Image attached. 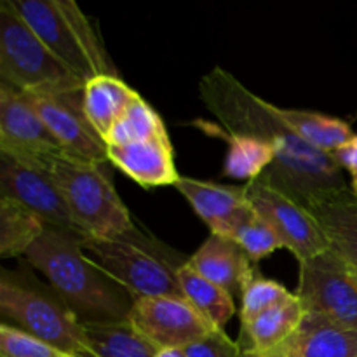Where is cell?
<instances>
[{
    "mask_svg": "<svg viewBox=\"0 0 357 357\" xmlns=\"http://www.w3.org/2000/svg\"><path fill=\"white\" fill-rule=\"evenodd\" d=\"M275 351L282 357H357V330L303 314L298 330Z\"/></svg>",
    "mask_w": 357,
    "mask_h": 357,
    "instance_id": "ac0fdd59",
    "label": "cell"
},
{
    "mask_svg": "<svg viewBox=\"0 0 357 357\" xmlns=\"http://www.w3.org/2000/svg\"><path fill=\"white\" fill-rule=\"evenodd\" d=\"M103 166L63 155L51 169L73 220L87 239H108L135 227Z\"/></svg>",
    "mask_w": 357,
    "mask_h": 357,
    "instance_id": "8992f818",
    "label": "cell"
},
{
    "mask_svg": "<svg viewBox=\"0 0 357 357\" xmlns=\"http://www.w3.org/2000/svg\"><path fill=\"white\" fill-rule=\"evenodd\" d=\"M0 197H9L30 209L52 229L86 241L73 220L54 178L47 171L28 167L0 153Z\"/></svg>",
    "mask_w": 357,
    "mask_h": 357,
    "instance_id": "7c38bea8",
    "label": "cell"
},
{
    "mask_svg": "<svg viewBox=\"0 0 357 357\" xmlns=\"http://www.w3.org/2000/svg\"><path fill=\"white\" fill-rule=\"evenodd\" d=\"M0 82L24 94H79L77 79L10 9L0 3Z\"/></svg>",
    "mask_w": 357,
    "mask_h": 357,
    "instance_id": "5b68a950",
    "label": "cell"
},
{
    "mask_svg": "<svg viewBox=\"0 0 357 357\" xmlns=\"http://www.w3.org/2000/svg\"><path fill=\"white\" fill-rule=\"evenodd\" d=\"M202 103L227 135H244L271 143L275 162L261 180L305 204L309 199L347 187L340 164L331 153L307 145L286 126L279 107L241 84L232 73L213 68L199 82Z\"/></svg>",
    "mask_w": 357,
    "mask_h": 357,
    "instance_id": "6da1fadb",
    "label": "cell"
},
{
    "mask_svg": "<svg viewBox=\"0 0 357 357\" xmlns=\"http://www.w3.org/2000/svg\"><path fill=\"white\" fill-rule=\"evenodd\" d=\"M295 295L305 314L357 330V271L328 250L300 264Z\"/></svg>",
    "mask_w": 357,
    "mask_h": 357,
    "instance_id": "ba28073f",
    "label": "cell"
},
{
    "mask_svg": "<svg viewBox=\"0 0 357 357\" xmlns=\"http://www.w3.org/2000/svg\"><path fill=\"white\" fill-rule=\"evenodd\" d=\"M0 357H68L33 335L3 321L0 324Z\"/></svg>",
    "mask_w": 357,
    "mask_h": 357,
    "instance_id": "f1b7e54d",
    "label": "cell"
},
{
    "mask_svg": "<svg viewBox=\"0 0 357 357\" xmlns=\"http://www.w3.org/2000/svg\"><path fill=\"white\" fill-rule=\"evenodd\" d=\"M195 272L229 291L230 295H241L257 275L251 258L246 251L229 237L211 236L195 251L188 260Z\"/></svg>",
    "mask_w": 357,
    "mask_h": 357,
    "instance_id": "e0dca14e",
    "label": "cell"
},
{
    "mask_svg": "<svg viewBox=\"0 0 357 357\" xmlns=\"http://www.w3.org/2000/svg\"><path fill=\"white\" fill-rule=\"evenodd\" d=\"M80 244L77 237L45 227L24 258L82 323L128 321L135 298L87 260Z\"/></svg>",
    "mask_w": 357,
    "mask_h": 357,
    "instance_id": "7a4b0ae2",
    "label": "cell"
},
{
    "mask_svg": "<svg viewBox=\"0 0 357 357\" xmlns=\"http://www.w3.org/2000/svg\"><path fill=\"white\" fill-rule=\"evenodd\" d=\"M107 155L108 162L145 188L174 187L181 178L174 166L173 146L167 132L124 145H108Z\"/></svg>",
    "mask_w": 357,
    "mask_h": 357,
    "instance_id": "5bb4252c",
    "label": "cell"
},
{
    "mask_svg": "<svg viewBox=\"0 0 357 357\" xmlns=\"http://www.w3.org/2000/svg\"><path fill=\"white\" fill-rule=\"evenodd\" d=\"M293 293L288 291L282 284L272 279L255 275L250 284L243 291V305H241V331L248 330L257 317L267 312L278 303L284 302Z\"/></svg>",
    "mask_w": 357,
    "mask_h": 357,
    "instance_id": "83f0119b",
    "label": "cell"
},
{
    "mask_svg": "<svg viewBox=\"0 0 357 357\" xmlns=\"http://www.w3.org/2000/svg\"><path fill=\"white\" fill-rule=\"evenodd\" d=\"M227 150L223 173L234 180H258L275 162V149L267 142L244 135H227Z\"/></svg>",
    "mask_w": 357,
    "mask_h": 357,
    "instance_id": "d4e9b609",
    "label": "cell"
},
{
    "mask_svg": "<svg viewBox=\"0 0 357 357\" xmlns=\"http://www.w3.org/2000/svg\"><path fill=\"white\" fill-rule=\"evenodd\" d=\"M45 227L40 216L23 204L0 197V257H24L44 234Z\"/></svg>",
    "mask_w": 357,
    "mask_h": 357,
    "instance_id": "cb8c5ba5",
    "label": "cell"
},
{
    "mask_svg": "<svg viewBox=\"0 0 357 357\" xmlns=\"http://www.w3.org/2000/svg\"><path fill=\"white\" fill-rule=\"evenodd\" d=\"M0 312L13 326L33 335L68 357H98L87 340L84 323L54 295L42 293L3 274Z\"/></svg>",
    "mask_w": 357,
    "mask_h": 357,
    "instance_id": "52a82bcc",
    "label": "cell"
},
{
    "mask_svg": "<svg viewBox=\"0 0 357 357\" xmlns=\"http://www.w3.org/2000/svg\"><path fill=\"white\" fill-rule=\"evenodd\" d=\"M279 115L302 142L319 152L333 153L352 138L351 124L342 119L316 114V112L281 107H279Z\"/></svg>",
    "mask_w": 357,
    "mask_h": 357,
    "instance_id": "44dd1931",
    "label": "cell"
},
{
    "mask_svg": "<svg viewBox=\"0 0 357 357\" xmlns=\"http://www.w3.org/2000/svg\"><path fill=\"white\" fill-rule=\"evenodd\" d=\"M174 188L187 199L192 209L215 236H229L237 220L251 208L246 185L232 187L181 176Z\"/></svg>",
    "mask_w": 357,
    "mask_h": 357,
    "instance_id": "9a60e30c",
    "label": "cell"
},
{
    "mask_svg": "<svg viewBox=\"0 0 357 357\" xmlns=\"http://www.w3.org/2000/svg\"><path fill=\"white\" fill-rule=\"evenodd\" d=\"M84 330L98 357H159L160 354L159 349L129 321L84 323Z\"/></svg>",
    "mask_w": 357,
    "mask_h": 357,
    "instance_id": "603a6c76",
    "label": "cell"
},
{
    "mask_svg": "<svg viewBox=\"0 0 357 357\" xmlns=\"http://www.w3.org/2000/svg\"><path fill=\"white\" fill-rule=\"evenodd\" d=\"M181 354L185 357H244V351L225 330H215L202 340L185 347Z\"/></svg>",
    "mask_w": 357,
    "mask_h": 357,
    "instance_id": "f546056e",
    "label": "cell"
},
{
    "mask_svg": "<svg viewBox=\"0 0 357 357\" xmlns=\"http://www.w3.org/2000/svg\"><path fill=\"white\" fill-rule=\"evenodd\" d=\"M45 47L84 84L117 75L100 35L72 0H7Z\"/></svg>",
    "mask_w": 357,
    "mask_h": 357,
    "instance_id": "277c9868",
    "label": "cell"
},
{
    "mask_svg": "<svg viewBox=\"0 0 357 357\" xmlns=\"http://www.w3.org/2000/svg\"><path fill=\"white\" fill-rule=\"evenodd\" d=\"M246 192L255 211L275 230L284 250L291 251L298 264L330 250L316 218L295 197L261 178L246 183Z\"/></svg>",
    "mask_w": 357,
    "mask_h": 357,
    "instance_id": "30bf717a",
    "label": "cell"
},
{
    "mask_svg": "<svg viewBox=\"0 0 357 357\" xmlns=\"http://www.w3.org/2000/svg\"><path fill=\"white\" fill-rule=\"evenodd\" d=\"M0 153L28 167L51 173L66 155L26 94L0 82Z\"/></svg>",
    "mask_w": 357,
    "mask_h": 357,
    "instance_id": "9c48e42d",
    "label": "cell"
},
{
    "mask_svg": "<svg viewBox=\"0 0 357 357\" xmlns=\"http://www.w3.org/2000/svg\"><path fill=\"white\" fill-rule=\"evenodd\" d=\"M136 96L138 93L122 82L119 75H101L86 82L82 93L84 115L103 142Z\"/></svg>",
    "mask_w": 357,
    "mask_h": 357,
    "instance_id": "d6986e66",
    "label": "cell"
},
{
    "mask_svg": "<svg viewBox=\"0 0 357 357\" xmlns=\"http://www.w3.org/2000/svg\"><path fill=\"white\" fill-rule=\"evenodd\" d=\"M128 321L160 352L183 351L216 330L183 296L135 300Z\"/></svg>",
    "mask_w": 357,
    "mask_h": 357,
    "instance_id": "8fae6325",
    "label": "cell"
},
{
    "mask_svg": "<svg viewBox=\"0 0 357 357\" xmlns=\"http://www.w3.org/2000/svg\"><path fill=\"white\" fill-rule=\"evenodd\" d=\"M159 357H185L181 354V351H162Z\"/></svg>",
    "mask_w": 357,
    "mask_h": 357,
    "instance_id": "d6a6232c",
    "label": "cell"
},
{
    "mask_svg": "<svg viewBox=\"0 0 357 357\" xmlns=\"http://www.w3.org/2000/svg\"><path fill=\"white\" fill-rule=\"evenodd\" d=\"M80 248L87 260L135 300L183 296L178 284V272L190 258L136 225L108 239H86Z\"/></svg>",
    "mask_w": 357,
    "mask_h": 357,
    "instance_id": "3957f363",
    "label": "cell"
},
{
    "mask_svg": "<svg viewBox=\"0 0 357 357\" xmlns=\"http://www.w3.org/2000/svg\"><path fill=\"white\" fill-rule=\"evenodd\" d=\"M244 357H282L279 351L272 352H244Z\"/></svg>",
    "mask_w": 357,
    "mask_h": 357,
    "instance_id": "1f68e13d",
    "label": "cell"
},
{
    "mask_svg": "<svg viewBox=\"0 0 357 357\" xmlns=\"http://www.w3.org/2000/svg\"><path fill=\"white\" fill-rule=\"evenodd\" d=\"M166 132L167 129L160 115L138 94L135 101L129 105L126 114L112 128L110 135L105 139V143H107V146L124 145V143L152 138V136L166 135Z\"/></svg>",
    "mask_w": 357,
    "mask_h": 357,
    "instance_id": "484cf974",
    "label": "cell"
},
{
    "mask_svg": "<svg viewBox=\"0 0 357 357\" xmlns=\"http://www.w3.org/2000/svg\"><path fill=\"white\" fill-rule=\"evenodd\" d=\"M229 239L236 241L246 251L251 261L264 260V258L271 257L272 253L284 248L275 230L255 211L253 206L246 215L241 216L237 225L230 232Z\"/></svg>",
    "mask_w": 357,
    "mask_h": 357,
    "instance_id": "4316f807",
    "label": "cell"
},
{
    "mask_svg": "<svg viewBox=\"0 0 357 357\" xmlns=\"http://www.w3.org/2000/svg\"><path fill=\"white\" fill-rule=\"evenodd\" d=\"M351 178H352V181H351V190L354 192V195L357 197V169L354 171V173L351 174Z\"/></svg>",
    "mask_w": 357,
    "mask_h": 357,
    "instance_id": "836d02e7",
    "label": "cell"
},
{
    "mask_svg": "<svg viewBox=\"0 0 357 357\" xmlns=\"http://www.w3.org/2000/svg\"><path fill=\"white\" fill-rule=\"evenodd\" d=\"M82 93L26 94V98L66 155L86 162L105 164L108 162L107 143L84 115Z\"/></svg>",
    "mask_w": 357,
    "mask_h": 357,
    "instance_id": "4fadbf2b",
    "label": "cell"
},
{
    "mask_svg": "<svg viewBox=\"0 0 357 357\" xmlns=\"http://www.w3.org/2000/svg\"><path fill=\"white\" fill-rule=\"evenodd\" d=\"M178 284L185 300H188L216 330H225L236 314L234 296L229 291L202 278L190 267V264H185L180 268Z\"/></svg>",
    "mask_w": 357,
    "mask_h": 357,
    "instance_id": "7402d4cb",
    "label": "cell"
},
{
    "mask_svg": "<svg viewBox=\"0 0 357 357\" xmlns=\"http://www.w3.org/2000/svg\"><path fill=\"white\" fill-rule=\"evenodd\" d=\"M331 155L337 159L342 169L349 171L351 174L354 173L357 169V135H352V138L345 142L340 149L335 150Z\"/></svg>",
    "mask_w": 357,
    "mask_h": 357,
    "instance_id": "4dcf8cb0",
    "label": "cell"
},
{
    "mask_svg": "<svg viewBox=\"0 0 357 357\" xmlns=\"http://www.w3.org/2000/svg\"><path fill=\"white\" fill-rule=\"evenodd\" d=\"M323 230L330 250L357 271V197L349 187L317 195L305 202Z\"/></svg>",
    "mask_w": 357,
    "mask_h": 357,
    "instance_id": "2e32d148",
    "label": "cell"
},
{
    "mask_svg": "<svg viewBox=\"0 0 357 357\" xmlns=\"http://www.w3.org/2000/svg\"><path fill=\"white\" fill-rule=\"evenodd\" d=\"M303 307L293 293L288 300L278 303L251 323L248 330L241 331V344L244 352H272L281 347L303 319Z\"/></svg>",
    "mask_w": 357,
    "mask_h": 357,
    "instance_id": "ffe728a7",
    "label": "cell"
}]
</instances>
